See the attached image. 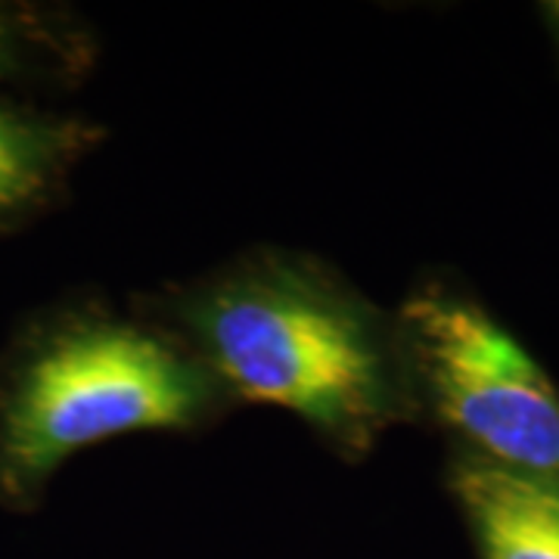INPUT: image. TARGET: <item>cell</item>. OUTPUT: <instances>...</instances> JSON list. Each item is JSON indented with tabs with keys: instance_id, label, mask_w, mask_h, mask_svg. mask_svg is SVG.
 Segmentation results:
<instances>
[{
	"instance_id": "obj_1",
	"label": "cell",
	"mask_w": 559,
	"mask_h": 559,
	"mask_svg": "<svg viewBox=\"0 0 559 559\" xmlns=\"http://www.w3.org/2000/svg\"><path fill=\"white\" fill-rule=\"evenodd\" d=\"M234 404L301 419L336 457L360 463L395 426H419L399 311L336 264L252 246L143 299Z\"/></svg>"
},
{
	"instance_id": "obj_2",
	"label": "cell",
	"mask_w": 559,
	"mask_h": 559,
	"mask_svg": "<svg viewBox=\"0 0 559 559\" xmlns=\"http://www.w3.org/2000/svg\"><path fill=\"white\" fill-rule=\"evenodd\" d=\"M237 404L143 308H38L0 345V510L35 513L69 460L140 432H202Z\"/></svg>"
},
{
	"instance_id": "obj_3",
	"label": "cell",
	"mask_w": 559,
	"mask_h": 559,
	"mask_svg": "<svg viewBox=\"0 0 559 559\" xmlns=\"http://www.w3.org/2000/svg\"><path fill=\"white\" fill-rule=\"evenodd\" d=\"M419 426L491 466L559 488V385L457 277L432 274L399 308Z\"/></svg>"
},
{
	"instance_id": "obj_4",
	"label": "cell",
	"mask_w": 559,
	"mask_h": 559,
	"mask_svg": "<svg viewBox=\"0 0 559 559\" xmlns=\"http://www.w3.org/2000/svg\"><path fill=\"white\" fill-rule=\"evenodd\" d=\"M103 140L97 121L0 87V237L57 209Z\"/></svg>"
},
{
	"instance_id": "obj_5",
	"label": "cell",
	"mask_w": 559,
	"mask_h": 559,
	"mask_svg": "<svg viewBox=\"0 0 559 559\" xmlns=\"http://www.w3.org/2000/svg\"><path fill=\"white\" fill-rule=\"evenodd\" d=\"M444 488L457 507L476 559H559L557 485L451 448Z\"/></svg>"
},
{
	"instance_id": "obj_6",
	"label": "cell",
	"mask_w": 559,
	"mask_h": 559,
	"mask_svg": "<svg viewBox=\"0 0 559 559\" xmlns=\"http://www.w3.org/2000/svg\"><path fill=\"white\" fill-rule=\"evenodd\" d=\"M97 62V35L75 10L35 0H0V87H72Z\"/></svg>"
}]
</instances>
